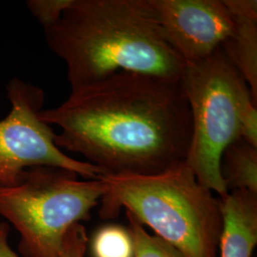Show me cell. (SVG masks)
Segmentation results:
<instances>
[{"label": "cell", "mask_w": 257, "mask_h": 257, "mask_svg": "<svg viewBox=\"0 0 257 257\" xmlns=\"http://www.w3.org/2000/svg\"><path fill=\"white\" fill-rule=\"evenodd\" d=\"M39 116L60 130L57 147L82 156L102 175L162 173L186 161L192 139L180 81L126 71L71 91Z\"/></svg>", "instance_id": "1"}, {"label": "cell", "mask_w": 257, "mask_h": 257, "mask_svg": "<svg viewBox=\"0 0 257 257\" xmlns=\"http://www.w3.org/2000/svg\"><path fill=\"white\" fill-rule=\"evenodd\" d=\"M44 35L66 64L71 91L120 71L179 80L185 68L148 0H74Z\"/></svg>", "instance_id": "2"}, {"label": "cell", "mask_w": 257, "mask_h": 257, "mask_svg": "<svg viewBox=\"0 0 257 257\" xmlns=\"http://www.w3.org/2000/svg\"><path fill=\"white\" fill-rule=\"evenodd\" d=\"M100 208L110 218L124 208L185 257H218L220 199L198 182L186 162L156 175L106 174Z\"/></svg>", "instance_id": "3"}, {"label": "cell", "mask_w": 257, "mask_h": 257, "mask_svg": "<svg viewBox=\"0 0 257 257\" xmlns=\"http://www.w3.org/2000/svg\"><path fill=\"white\" fill-rule=\"evenodd\" d=\"M101 179H78L73 172L36 167L12 187L0 186V215L19 231L25 257H61L66 233L101 201Z\"/></svg>", "instance_id": "4"}, {"label": "cell", "mask_w": 257, "mask_h": 257, "mask_svg": "<svg viewBox=\"0 0 257 257\" xmlns=\"http://www.w3.org/2000/svg\"><path fill=\"white\" fill-rule=\"evenodd\" d=\"M179 81L192 116L185 162L199 183L221 197L228 193L221 176V156L240 138L242 111L252 95L221 47L207 58L185 65Z\"/></svg>", "instance_id": "5"}, {"label": "cell", "mask_w": 257, "mask_h": 257, "mask_svg": "<svg viewBox=\"0 0 257 257\" xmlns=\"http://www.w3.org/2000/svg\"><path fill=\"white\" fill-rule=\"evenodd\" d=\"M11 110L0 120V186L19 183L25 171L36 167L63 169L84 179L103 174L96 166L68 156L55 143L52 127L40 118L44 92L18 77L7 85Z\"/></svg>", "instance_id": "6"}, {"label": "cell", "mask_w": 257, "mask_h": 257, "mask_svg": "<svg viewBox=\"0 0 257 257\" xmlns=\"http://www.w3.org/2000/svg\"><path fill=\"white\" fill-rule=\"evenodd\" d=\"M148 3L162 37L185 65L213 54L233 29L223 0H148Z\"/></svg>", "instance_id": "7"}, {"label": "cell", "mask_w": 257, "mask_h": 257, "mask_svg": "<svg viewBox=\"0 0 257 257\" xmlns=\"http://www.w3.org/2000/svg\"><path fill=\"white\" fill-rule=\"evenodd\" d=\"M223 226L218 257H251L257 244V194L232 191L220 197Z\"/></svg>", "instance_id": "8"}, {"label": "cell", "mask_w": 257, "mask_h": 257, "mask_svg": "<svg viewBox=\"0 0 257 257\" xmlns=\"http://www.w3.org/2000/svg\"><path fill=\"white\" fill-rule=\"evenodd\" d=\"M223 1L230 13L233 29L221 48L248 84L257 103V1Z\"/></svg>", "instance_id": "9"}, {"label": "cell", "mask_w": 257, "mask_h": 257, "mask_svg": "<svg viewBox=\"0 0 257 257\" xmlns=\"http://www.w3.org/2000/svg\"><path fill=\"white\" fill-rule=\"evenodd\" d=\"M220 173L228 193L257 194V147L240 138L233 141L221 156Z\"/></svg>", "instance_id": "10"}, {"label": "cell", "mask_w": 257, "mask_h": 257, "mask_svg": "<svg viewBox=\"0 0 257 257\" xmlns=\"http://www.w3.org/2000/svg\"><path fill=\"white\" fill-rule=\"evenodd\" d=\"M93 257H134V243L128 230L105 226L96 231L92 241Z\"/></svg>", "instance_id": "11"}, {"label": "cell", "mask_w": 257, "mask_h": 257, "mask_svg": "<svg viewBox=\"0 0 257 257\" xmlns=\"http://www.w3.org/2000/svg\"><path fill=\"white\" fill-rule=\"evenodd\" d=\"M128 232L134 243V257H185L163 239L148 233L144 226L126 212Z\"/></svg>", "instance_id": "12"}, {"label": "cell", "mask_w": 257, "mask_h": 257, "mask_svg": "<svg viewBox=\"0 0 257 257\" xmlns=\"http://www.w3.org/2000/svg\"><path fill=\"white\" fill-rule=\"evenodd\" d=\"M74 0H29L26 2L29 12L42 25L48 28L55 25L62 18Z\"/></svg>", "instance_id": "13"}, {"label": "cell", "mask_w": 257, "mask_h": 257, "mask_svg": "<svg viewBox=\"0 0 257 257\" xmlns=\"http://www.w3.org/2000/svg\"><path fill=\"white\" fill-rule=\"evenodd\" d=\"M87 244L88 236L85 227L81 223L75 224L65 235L60 256L85 257Z\"/></svg>", "instance_id": "14"}, {"label": "cell", "mask_w": 257, "mask_h": 257, "mask_svg": "<svg viewBox=\"0 0 257 257\" xmlns=\"http://www.w3.org/2000/svg\"><path fill=\"white\" fill-rule=\"evenodd\" d=\"M240 139L257 147V103L250 99L246 103L240 120Z\"/></svg>", "instance_id": "15"}, {"label": "cell", "mask_w": 257, "mask_h": 257, "mask_svg": "<svg viewBox=\"0 0 257 257\" xmlns=\"http://www.w3.org/2000/svg\"><path fill=\"white\" fill-rule=\"evenodd\" d=\"M9 234V224L0 222V257H20L10 246Z\"/></svg>", "instance_id": "16"}]
</instances>
